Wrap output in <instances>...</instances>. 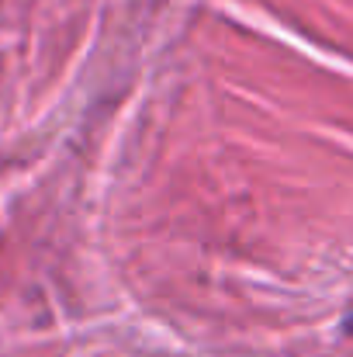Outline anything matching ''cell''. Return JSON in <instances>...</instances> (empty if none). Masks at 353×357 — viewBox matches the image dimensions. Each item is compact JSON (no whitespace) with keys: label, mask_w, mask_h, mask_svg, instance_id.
I'll use <instances>...</instances> for the list:
<instances>
[{"label":"cell","mask_w":353,"mask_h":357,"mask_svg":"<svg viewBox=\"0 0 353 357\" xmlns=\"http://www.w3.org/2000/svg\"><path fill=\"white\" fill-rule=\"evenodd\" d=\"M347 330H353V316H350V323H347Z\"/></svg>","instance_id":"6da1fadb"}]
</instances>
